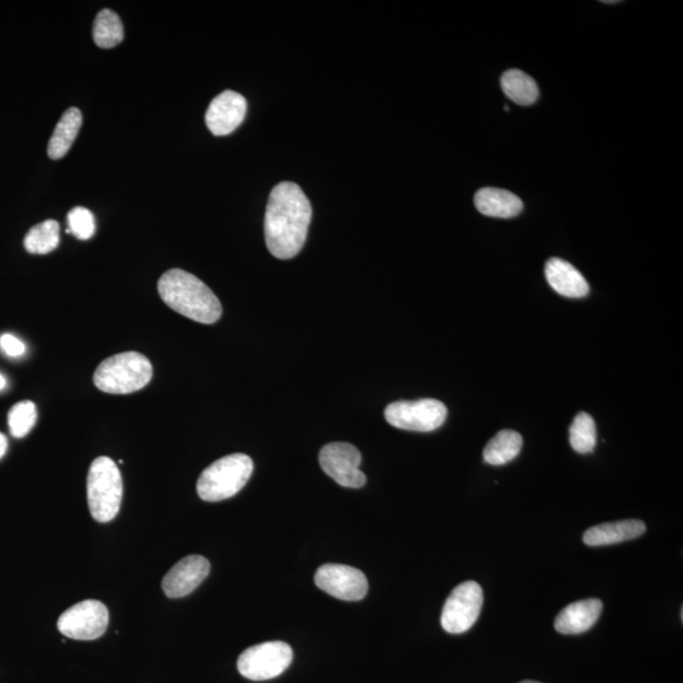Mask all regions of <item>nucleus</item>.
Listing matches in <instances>:
<instances>
[{"instance_id":"23","label":"nucleus","mask_w":683,"mask_h":683,"mask_svg":"<svg viewBox=\"0 0 683 683\" xmlns=\"http://www.w3.org/2000/svg\"><path fill=\"white\" fill-rule=\"evenodd\" d=\"M570 443L576 452L587 455L595 450L597 431L595 420L590 414H577L570 427Z\"/></svg>"},{"instance_id":"7","label":"nucleus","mask_w":683,"mask_h":683,"mask_svg":"<svg viewBox=\"0 0 683 683\" xmlns=\"http://www.w3.org/2000/svg\"><path fill=\"white\" fill-rule=\"evenodd\" d=\"M293 649L288 643L266 642L246 649L238 658L237 667L251 681H266L280 676L293 662Z\"/></svg>"},{"instance_id":"27","label":"nucleus","mask_w":683,"mask_h":683,"mask_svg":"<svg viewBox=\"0 0 683 683\" xmlns=\"http://www.w3.org/2000/svg\"><path fill=\"white\" fill-rule=\"evenodd\" d=\"M8 448V439L4 434L0 433V460L6 455Z\"/></svg>"},{"instance_id":"9","label":"nucleus","mask_w":683,"mask_h":683,"mask_svg":"<svg viewBox=\"0 0 683 683\" xmlns=\"http://www.w3.org/2000/svg\"><path fill=\"white\" fill-rule=\"evenodd\" d=\"M108 624L107 606L98 600H85L62 613L57 628L66 638L94 640L102 637Z\"/></svg>"},{"instance_id":"18","label":"nucleus","mask_w":683,"mask_h":683,"mask_svg":"<svg viewBox=\"0 0 683 683\" xmlns=\"http://www.w3.org/2000/svg\"><path fill=\"white\" fill-rule=\"evenodd\" d=\"M83 124V114L78 108H70L56 124L49 142V156L52 160H60L70 151L71 146L79 135Z\"/></svg>"},{"instance_id":"2","label":"nucleus","mask_w":683,"mask_h":683,"mask_svg":"<svg viewBox=\"0 0 683 683\" xmlns=\"http://www.w3.org/2000/svg\"><path fill=\"white\" fill-rule=\"evenodd\" d=\"M159 294L167 307L202 324H214L222 317L223 308L217 295L184 270L173 269L161 276Z\"/></svg>"},{"instance_id":"21","label":"nucleus","mask_w":683,"mask_h":683,"mask_svg":"<svg viewBox=\"0 0 683 683\" xmlns=\"http://www.w3.org/2000/svg\"><path fill=\"white\" fill-rule=\"evenodd\" d=\"M93 38L100 49H113V47L121 44L124 38V30L118 14L111 9L100 11L95 18Z\"/></svg>"},{"instance_id":"15","label":"nucleus","mask_w":683,"mask_h":683,"mask_svg":"<svg viewBox=\"0 0 683 683\" xmlns=\"http://www.w3.org/2000/svg\"><path fill=\"white\" fill-rule=\"evenodd\" d=\"M546 277L551 288L566 298H585L590 293L585 277L565 260L556 257L549 260L546 264Z\"/></svg>"},{"instance_id":"1","label":"nucleus","mask_w":683,"mask_h":683,"mask_svg":"<svg viewBox=\"0 0 683 683\" xmlns=\"http://www.w3.org/2000/svg\"><path fill=\"white\" fill-rule=\"evenodd\" d=\"M312 205L299 185L284 181L272 189L265 214L266 245L272 256L293 259L307 241Z\"/></svg>"},{"instance_id":"3","label":"nucleus","mask_w":683,"mask_h":683,"mask_svg":"<svg viewBox=\"0 0 683 683\" xmlns=\"http://www.w3.org/2000/svg\"><path fill=\"white\" fill-rule=\"evenodd\" d=\"M154 369L138 352H124L104 360L94 372V385L107 394H132L150 384Z\"/></svg>"},{"instance_id":"17","label":"nucleus","mask_w":683,"mask_h":683,"mask_svg":"<svg viewBox=\"0 0 683 683\" xmlns=\"http://www.w3.org/2000/svg\"><path fill=\"white\" fill-rule=\"evenodd\" d=\"M477 210L486 217L514 218L523 210V202L517 195L498 188H482L475 195Z\"/></svg>"},{"instance_id":"20","label":"nucleus","mask_w":683,"mask_h":683,"mask_svg":"<svg viewBox=\"0 0 683 683\" xmlns=\"http://www.w3.org/2000/svg\"><path fill=\"white\" fill-rule=\"evenodd\" d=\"M501 88H503L506 97L513 100L514 103L523 105V107L536 103L539 97L536 81L532 76L520 70L506 71L501 78Z\"/></svg>"},{"instance_id":"12","label":"nucleus","mask_w":683,"mask_h":683,"mask_svg":"<svg viewBox=\"0 0 683 683\" xmlns=\"http://www.w3.org/2000/svg\"><path fill=\"white\" fill-rule=\"evenodd\" d=\"M209 572L210 563L207 558L191 554L166 573L162 580V590L170 599L188 596L207 579Z\"/></svg>"},{"instance_id":"16","label":"nucleus","mask_w":683,"mask_h":683,"mask_svg":"<svg viewBox=\"0 0 683 683\" xmlns=\"http://www.w3.org/2000/svg\"><path fill=\"white\" fill-rule=\"evenodd\" d=\"M646 524L642 520H619L614 523H604L586 530L584 543L590 547L611 546V544L632 541L646 532Z\"/></svg>"},{"instance_id":"29","label":"nucleus","mask_w":683,"mask_h":683,"mask_svg":"<svg viewBox=\"0 0 683 683\" xmlns=\"http://www.w3.org/2000/svg\"><path fill=\"white\" fill-rule=\"evenodd\" d=\"M520 683H541V682H536V681H524V682H520Z\"/></svg>"},{"instance_id":"14","label":"nucleus","mask_w":683,"mask_h":683,"mask_svg":"<svg viewBox=\"0 0 683 683\" xmlns=\"http://www.w3.org/2000/svg\"><path fill=\"white\" fill-rule=\"evenodd\" d=\"M603 611V603L599 599L576 601L567 605L554 620V629L558 633L573 635L582 634L594 627Z\"/></svg>"},{"instance_id":"19","label":"nucleus","mask_w":683,"mask_h":683,"mask_svg":"<svg viewBox=\"0 0 683 683\" xmlns=\"http://www.w3.org/2000/svg\"><path fill=\"white\" fill-rule=\"evenodd\" d=\"M523 447V437L518 432L504 429L499 432L484 450V460L491 466H503L519 456Z\"/></svg>"},{"instance_id":"5","label":"nucleus","mask_w":683,"mask_h":683,"mask_svg":"<svg viewBox=\"0 0 683 683\" xmlns=\"http://www.w3.org/2000/svg\"><path fill=\"white\" fill-rule=\"evenodd\" d=\"M88 504L90 514L99 523L112 522L121 509L123 480L116 462L98 457L89 468Z\"/></svg>"},{"instance_id":"24","label":"nucleus","mask_w":683,"mask_h":683,"mask_svg":"<svg viewBox=\"0 0 683 683\" xmlns=\"http://www.w3.org/2000/svg\"><path fill=\"white\" fill-rule=\"evenodd\" d=\"M37 420L36 405L30 400L19 401L9 410L8 424L14 438L26 437L35 427Z\"/></svg>"},{"instance_id":"10","label":"nucleus","mask_w":683,"mask_h":683,"mask_svg":"<svg viewBox=\"0 0 683 683\" xmlns=\"http://www.w3.org/2000/svg\"><path fill=\"white\" fill-rule=\"evenodd\" d=\"M319 463L322 470L338 485L360 489L366 484V476L360 470L361 452L350 443L327 444L320 450Z\"/></svg>"},{"instance_id":"22","label":"nucleus","mask_w":683,"mask_h":683,"mask_svg":"<svg viewBox=\"0 0 683 683\" xmlns=\"http://www.w3.org/2000/svg\"><path fill=\"white\" fill-rule=\"evenodd\" d=\"M60 243V224L49 219V221L37 224L32 227L25 237V248L32 255H46L56 250Z\"/></svg>"},{"instance_id":"8","label":"nucleus","mask_w":683,"mask_h":683,"mask_svg":"<svg viewBox=\"0 0 683 683\" xmlns=\"http://www.w3.org/2000/svg\"><path fill=\"white\" fill-rule=\"evenodd\" d=\"M484 591L475 581L463 582L448 596L443 606L441 624L447 633L462 634L474 627L479 619Z\"/></svg>"},{"instance_id":"25","label":"nucleus","mask_w":683,"mask_h":683,"mask_svg":"<svg viewBox=\"0 0 683 683\" xmlns=\"http://www.w3.org/2000/svg\"><path fill=\"white\" fill-rule=\"evenodd\" d=\"M68 233L74 234L81 241L90 240L95 233V219L89 209L76 207L68 214Z\"/></svg>"},{"instance_id":"26","label":"nucleus","mask_w":683,"mask_h":683,"mask_svg":"<svg viewBox=\"0 0 683 683\" xmlns=\"http://www.w3.org/2000/svg\"><path fill=\"white\" fill-rule=\"evenodd\" d=\"M0 348L9 357H21L25 355L26 346L25 343L19 341L17 337L12 336V334H3L0 337Z\"/></svg>"},{"instance_id":"6","label":"nucleus","mask_w":683,"mask_h":683,"mask_svg":"<svg viewBox=\"0 0 683 683\" xmlns=\"http://www.w3.org/2000/svg\"><path fill=\"white\" fill-rule=\"evenodd\" d=\"M447 414L446 405L436 399L396 401L385 409V419L390 425L410 432L436 431L446 422Z\"/></svg>"},{"instance_id":"13","label":"nucleus","mask_w":683,"mask_h":683,"mask_svg":"<svg viewBox=\"0 0 683 683\" xmlns=\"http://www.w3.org/2000/svg\"><path fill=\"white\" fill-rule=\"evenodd\" d=\"M246 113V99L241 94L226 90L210 103L205 122L214 136H227L241 126Z\"/></svg>"},{"instance_id":"4","label":"nucleus","mask_w":683,"mask_h":683,"mask_svg":"<svg viewBox=\"0 0 683 683\" xmlns=\"http://www.w3.org/2000/svg\"><path fill=\"white\" fill-rule=\"evenodd\" d=\"M253 461L243 453H234L221 458L200 475L197 491L200 499L217 503V501L233 498L240 493L251 479Z\"/></svg>"},{"instance_id":"28","label":"nucleus","mask_w":683,"mask_h":683,"mask_svg":"<svg viewBox=\"0 0 683 683\" xmlns=\"http://www.w3.org/2000/svg\"><path fill=\"white\" fill-rule=\"evenodd\" d=\"M7 386V380L6 377H4L2 374H0V390H3Z\"/></svg>"},{"instance_id":"11","label":"nucleus","mask_w":683,"mask_h":683,"mask_svg":"<svg viewBox=\"0 0 683 683\" xmlns=\"http://www.w3.org/2000/svg\"><path fill=\"white\" fill-rule=\"evenodd\" d=\"M314 581L320 590L343 601H360L369 591V581L364 572L337 563L320 566Z\"/></svg>"}]
</instances>
